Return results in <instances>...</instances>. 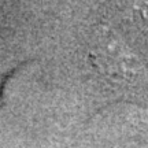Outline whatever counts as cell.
<instances>
[{
    "label": "cell",
    "mask_w": 148,
    "mask_h": 148,
    "mask_svg": "<svg viewBox=\"0 0 148 148\" xmlns=\"http://www.w3.org/2000/svg\"><path fill=\"white\" fill-rule=\"evenodd\" d=\"M5 75H1L0 77V100H1V92H3V85H4V82H5Z\"/></svg>",
    "instance_id": "cell-1"
}]
</instances>
